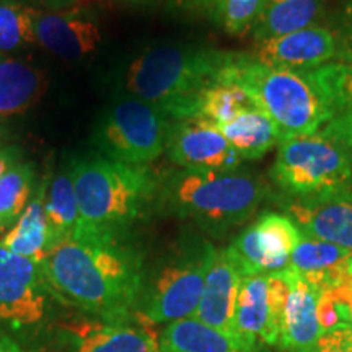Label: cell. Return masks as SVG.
<instances>
[{
  "label": "cell",
  "mask_w": 352,
  "mask_h": 352,
  "mask_svg": "<svg viewBox=\"0 0 352 352\" xmlns=\"http://www.w3.org/2000/svg\"><path fill=\"white\" fill-rule=\"evenodd\" d=\"M145 254L131 235L77 227L41 263L52 290L69 308L114 324L140 323Z\"/></svg>",
  "instance_id": "6da1fadb"
},
{
  "label": "cell",
  "mask_w": 352,
  "mask_h": 352,
  "mask_svg": "<svg viewBox=\"0 0 352 352\" xmlns=\"http://www.w3.org/2000/svg\"><path fill=\"white\" fill-rule=\"evenodd\" d=\"M266 196V184L246 171L182 168L158 176L155 208L220 239L248 222Z\"/></svg>",
  "instance_id": "7a4b0ae2"
},
{
  "label": "cell",
  "mask_w": 352,
  "mask_h": 352,
  "mask_svg": "<svg viewBox=\"0 0 352 352\" xmlns=\"http://www.w3.org/2000/svg\"><path fill=\"white\" fill-rule=\"evenodd\" d=\"M78 206V227L109 235L132 228L157 212L158 175L148 166L109 160L98 152L69 158Z\"/></svg>",
  "instance_id": "3957f363"
},
{
  "label": "cell",
  "mask_w": 352,
  "mask_h": 352,
  "mask_svg": "<svg viewBox=\"0 0 352 352\" xmlns=\"http://www.w3.org/2000/svg\"><path fill=\"white\" fill-rule=\"evenodd\" d=\"M233 52L196 46H155L134 57L122 74V90L170 121L197 118L201 96L220 80Z\"/></svg>",
  "instance_id": "277c9868"
},
{
  "label": "cell",
  "mask_w": 352,
  "mask_h": 352,
  "mask_svg": "<svg viewBox=\"0 0 352 352\" xmlns=\"http://www.w3.org/2000/svg\"><path fill=\"white\" fill-rule=\"evenodd\" d=\"M219 83L236 85L252 96L259 111L274 124L280 140L316 134L334 118L307 72L270 67L252 54L233 52Z\"/></svg>",
  "instance_id": "5b68a950"
},
{
  "label": "cell",
  "mask_w": 352,
  "mask_h": 352,
  "mask_svg": "<svg viewBox=\"0 0 352 352\" xmlns=\"http://www.w3.org/2000/svg\"><path fill=\"white\" fill-rule=\"evenodd\" d=\"M215 246L209 236L186 228L151 264H145L139 300L140 323L170 324L192 318L199 307Z\"/></svg>",
  "instance_id": "8992f818"
},
{
  "label": "cell",
  "mask_w": 352,
  "mask_h": 352,
  "mask_svg": "<svg viewBox=\"0 0 352 352\" xmlns=\"http://www.w3.org/2000/svg\"><path fill=\"white\" fill-rule=\"evenodd\" d=\"M70 314L41 264L0 246V333L28 352H54L57 333Z\"/></svg>",
  "instance_id": "52a82bcc"
},
{
  "label": "cell",
  "mask_w": 352,
  "mask_h": 352,
  "mask_svg": "<svg viewBox=\"0 0 352 352\" xmlns=\"http://www.w3.org/2000/svg\"><path fill=\"white\" fill-rule=\"evenodd\" d=\"M171 121L147 101L122 94L101 111L90 142L109 160L148 166L166 151Z\"/></svg>",
  "instance_id": "ba28073f"
},
{
  "label": "cell",
  "mask_w": 352,
  "mask_h": 352,
  "mask_svg": "<svg viewBox=\"0 0 352 352\" xmlns=\"http://www.w3.org/2000/svg\"><path fill=\"white\" fill-rule=\"evenodd\" d=\"M272 179L287 197H311L352 188V158L318 131L279 142Z\"/></svg>",
  "instance_id": "9c48e42d"
},
{
  "label": "cell",
  "mask_w": 352,
  "mask_h": 352,
  "mask_svg": "<svg viewBox=\"0 0 352 352\" xmlns=\"http://www.w3.org/2000/svg\"><path fill=\"white\" fill-rule=\"evenodd\" d=\"M290 292L287 271L243 276L235 308L233 334L250 346H279Z\"/></svg>",
  "instance_id": "30bf717a"
},
{
  "label": "cell",
  "mask_w": 352,
  "mask_h": 352,
  "mask_svg": "<svg viewBox=\"0 0 352 352\" xmlns=\"http://www.w3.org/2000/svg\"><path fill=\"white\" fill-rule=\"evenodd\" d=\"M54 352H170L142 323L114 324L70 314L57 333Z\"/></svg>",
  "instance_id": "8fae6325"
},
{
  "label": "cell",
  "mask_w": 352,
  "mask_h": 352,
  "mask_svg": "<svg viewBox=\"0 0 352 352\" xmlns=\"http://www.w3.org/2000/svg\"><path fill=\"white\" fill-rule=\"evenodd\" d=\"M165 152L183 170L235 171L241 164L226 135L204 118L171 121Z\"/></svg>",
  "instance_id": "7c38bea8"
},
{
  "label": "cell",
  "mask_w": 352,
  "mask_h": 352,
  "mask_svg": "<svg viewBox=\"0 0 352 352\" xmlns=\"http://www.w3.org/2000/svg\"><path fill=\"white\" fill-rule=\"evenodd\" d=\"M34 34L39 46L69 63L95 54L103 41L98 13L82 6L64 10L38 8Z\"/></svg>",
  "instance_id": "4fadbf2b"
},
{
  "label": "cell",
  "mask_w": 352,
  "mask_h": 352,
  "mask_svg": "<svg viewBox=\"0 0 352 352\" xmlns=\"http://www.w3.org/2000/svg\"><path fill=\"white\" fill-rule=\"evenodd\" d=\"M280 208L302 235L352 252V188L311 197H285Z\"/></svg>",
  "instance_id": "5bb4252c"
},
{
  "label": "cell",
  "mask_w": 352,
  "mask_h": 352,
  "mask_svg": "<svg viewBox=\"0 0 352 352\" xmlns=\"http://www.w3.org/2000/svg\"><path fill=\"white\" fill-rule=\"evenodd\" d=\"M253 59L270 67L308 72L338 57V39L331 28L308 26L298 32L256 43Z\"/></svg>",
  "instance_id": "9a60e30c"
},
{
  "label": "cell",
  "mask_w": 352,
  "mask_h": 352,
  "mask_svg": "<svg viewBox=\"0 0 352 352\" xmlns=\"http://www.w3.org/2000/svg\"><path fill=\"white\" fill-rule=\"evenodd\" d=\"M241 279H243V274L228 248L215 250L212 264L206 277L199 307L192 318L219 331L235 336L233 321H235V308Z\"/></svg>",
  "instance_id": "2e32d148"
},
{
  "label": "cell",
  "mask_w": 352,
  "mask_h": 352,
  "mask_svg": "<svg viewBox=\"0 0 352 352\" xmlns=\"http://www.w3.org/2000/svg\"><path fill=\"white\" fill-rule=\"evenodd\" d=\"M285 271L290 292L285 303L279 347L285 352H310L321 336L318 323L320 290L289 267Z\"/></svg>",
  "instance_id": "e0dca14e"
},
{
  "label": "cell",
  "mask_w": 352,
  "mask_h": 352,
  "mask_svg": "<svg viewBox=\"0 0 352 352\" xmlns=\"http://www.w3.org/2000/svg\"><path fill=\"white\" fill-rule=\"evenodd\" d=\"M46 88L41 69L0 52V131L36 107Z\"/></svg>",
  "instance_id": "ac0fdd59"
},
{
  "label": "cell",
  "mask_w": 352,
  "mask_h": 352,
  "mask_svg": "<svg viewBox=\"0 0 352 352\" xmlns=\"http://www.w3.org/2000/svg\"><path fill=\"white\" fill-rule=\"evenodd\" d=\"M50 173L43 176V179L36 184L32 199L26 206L23 214L13 223L10 230H7L0 236V246L6 248L16 256L32 259L41 264L46 259L52 248V236L50 226L46 220V191Z\"/></svg>",
  "instance_id": "d6986e66"
},
{
  "label": "cell",
  "mask_w": 352,
  "mask_h": 352,
  "mask_svg": "<svg viewBox=\"0 0 352 352\" xmlns=\"http://www.w3.org/2000/svg\"><path fill=\"white\" fill-rule=\"evenodd\" d=\"M351 258V250L303 235L290 254L289 270L297 272L315 289L323 290L349 279L347 267Z\"/></svg>",
  "instance_id": "ffe728a7"
},
{
  "label": "cell",
  "mask_w": 352,
  "mask_h": 352,
  "mask_svg": "<svg viewBox=\"0 0 352 352\" xmlns=\"http://www.w3.org/2000/svg\"><path fill=\"white\" fill-rule=\"evenodd\" d=\"M160 341L170 352H271L267 347L245 344L239 338L195 318L166 324L160 333Z\"/></svg>",
  "instance_id": "44dd1931"
},
{
  "label": "cell",
  "mask_w": 352,
  "mask_h": 352,
  "mask_svg": "<svg viewBox=\"0 0 352 352\" xmlns=\"http://www.w3.org/2000/svg\"><path fill=\"white\" fill-rule=\"evenodd\" d=\"M324 10V0H263L252 32L264 41L315 26Z\"/></svg>",
  "instance_id": "7402d4cb"
},
{
  "label": "cell",
  "mask_w": 352,
  "mask_h": 352,
  "mask_svg": "<svg viewBox=\"0 0 352 352\" xmlns=\"http://www.w3.org/2000/svg\"><path fill=\"white\" fill-rule=\"evenodd\" d=\"M44 209L52 243L56 246L59 241L72 235L80 222L69 160L60 164L54 173H50Z\"/></svg>",
  "instance_id": "603a6c76"
},
{
  "label": "cell",
  "mask_w": 352,
  "mask_h": 352,
  "mask_svg": "<svg viewBox=\"0 0 352 352\" xmlns=\"http://www.w3.org/2000/svg\"><path fill=\"white\" fill-rule=\"evenodd\" d=\"M254 228H256L259 250L264 258L266 274L287 270L290 254L303 236L292 219L284 214L264 212L254 222Z\"/></svg>",
  "instance_id": "cb8c5ba5"
},
{
  "label": "cell",
  "mask_w": 352,
  "mask_h": 352,
  "mask_svg": "<svg viewBox=\"0 0 352 352\" xmlns=\"http://www.w3.org/2000/svg\"><path fill=\"white\" fill-rule=\"evenodd\" d=\"M219 131L226 135L241 160L261 158L277 142H280L274 124L258 109L239 114L235 120L219 126Z\"/></svg>",
  "instance_id": "d4e9b609"
},
{
  "label": "cell",
  "mask_w": 352,
  "mask_h": 352,
  "mask_svg": "<svg viewBox=\"0 0 352 352\" xmlns=\"http://www.w3.org/2000/svg\"><path fill=\"white\" fill-rule=\"evenodd\" d=\"M36 184V166L32 162H16L3 173L0 178V235L10 230L23 214Z\"/></svg>",
  "instance_id": "484cf974"
},
{
  "label": "cell",
  "mask_w": 352,
  "mask_h": 352,
  "mask_svg": "<svg viewBox=\"0 0 352 352\" xmlns=\"http://www.w3.org/2000/svg\"><path fill=\"white\" fill-rule=\"evenodd\" d=\"M36 7L21 0H0V52L28 50L36 43L34 34V16Z\"/></svg>",
  "instance_id": "4316f807"
},
{
  "label": "cell",
  "mask_w": 352,
  "mask_h": 352,
  "mask_svg": "<svg viewBox=\"0 0 352 352\" xmlns=\"http://www.w3.org/2000/svg\"><path fill=\"white\" fill-rule=\"evenodd\" d=\"M254 109L258 108L252 96L241 90L240 87L228 85V83H215L202 94L197 118L209 120L219 127L235 120L239 114L254 111Z\"/></svg>",
  "instance_id": "83f0119b"
},
{
  "label": "cell",
  "mask_w": 352,
  "mask_h": 352,
  "mask_svg": "<svg viewBox=\"0 0 352 352\" xmlns=\"http://www.w3.org/2000/svg\"><path fill=\"white\" fill-rule=\"evenodd\" d=\"M307 74L334 116L352 113V60H331L321 67L308 70Z\"/></svg>",
  "instance_id": "f1b7e54d"
},
{
  "label": "cell",
  "mask_w": 352,
  "mask_h": 352,
  "mask_svg": "<svg viewBox=\"0 0 352 352\" xmlns=\"http://www.w3.org/2000/svg\"><path fill=\"white\" fill-rule=\"evenodd\" d=\"M318 323L321 334L352 327V283L351 277L340 285L320 290Z\"/></svg>",
  "instance_id": "f546056e"
},
{
  "label": "cell",
  "mask_w": 352,
  "mask_h": 352,
  "mask_svg": "<svg viewBox=\"0 0 352 352\" xmlns=\"http://www.w3.org/2000/svg\"><path fill=\"white\" fill-rule=\"evenodd\" d=\"M263 0H214L212 12L217 23L230 34L252 30Z\"/></svg>",
  "instance_id": "4dcf8cb0"
},
{
  "label": "cell",
  "mask_w": 352,
  "mask_h": 352,
  "mask_svg": "<svg viewBox=\"0 0 352 352\" xmlns=\"http://www.w3.org/2000/svg\"><path fill=\"white\" fill-rule=\"evenodd\" d=\"M333 32L338 39V59L352 60V0L342 3Z\"/></svg>",
  "instance_id": "1f68e13d"
},
{
  "label": "cell",
  "mask_w": 352,
  "mask_h": 352,
  "mask_svg": "<svg viewBox=\"0 0 352 352\" xmlns=\"http://www.w3.org/2000/svg\"><path fill=\"white\" fill-rule=\"evenodd\" d=\"M320 132L324 138L331 139L340 147L349 153L352 158V113H341L336 114L331 121L324 124Z\"/></svg>",
  "instance_id": "d6a6232c"
},
{
  "label": "cell",
  "mask_w": 352,
  "mask_h": 352,
  "mask_svg": "<svg viewBox=\"0 0 352 352\" xmlns=\"http://www.w3.org/2000/svg\"><path fill=\"white\" fill-rule=\"evenodd\" d=\"M20 160H23L21 148L13 144H6L0 140V178H2L3 173H6L12 165H15L16 162Z\"/></svg>",
  "instance_id": "836d02e7"
},
{
  "label": "cell",
  "mask_w": 352,
  "mask_h": 352,
  "mask_svg": "<svg viewBox=\"0 0 352 352\" xmlns=\"http://www.w3.org/2000/svg\"><path fill=\"white\" fill-rule=\"evenodd\" d=\"M34 6H39L47 10H64V8L77 7L80 0H30Z\"/></svg>",
  "instance_id": "e575fe53"
},
{
  "label": "cell",
  "mask_w": 352,
  "mask_h": 352,
  "mask_svg": "<svg viewBox=\"0 0 352 352\" xmlns=\"http://www.w3.org/2000/svg\"><path fill=\"white\" fill-rule=\"evenodd\" d=\"M214 0H175V6L182 10H197L202 7H212Z\"/></svg>",
  "instance_id": "d590c367"
},
{
  "label": "cell",
  "mask_w": 352,
  "mask_h": 352,
  "mask_svg": "<svg viewBox=\"0 0 352 352\" xmlns=\"http://www.w3.org/2000/svg\"><path fill=\"white\" fill-rule=\"evenodd\" d=\"M0 352H28L23 349L19 342L13 341L12 338H8L7 334L0 333Z\"/></svg>",
  "instance_id": "8d00e7d4"
},
{
  "label": "cell",
  "mask_w": 352,
  "mask_h": 352,
  "mask_svg": "<svg viewBox=\"0 0 352 352\" xmlns=\"http://www.w3.org/2000/svg\"><path fill=\"white\" fill-rule=\"evenodd\" d=\"M347 271H349V277H351V283H352V258L349 261V267H347Z\"/></svg>",
  "instance_id": "74e56055"
},
{
  "label": "cell",
  "mask_w": 352,
  "mask_h": 352,
  "mask_svg": "<svg viewBox=\"0 0 352 352\" xmlns=\"http://www.w3.org/2000/svg\"><path fill=\"white\" fill-rule=\"evenodd\" d=\"M347 331H349V338H351V342H352V327L347 328Z\"/></svg>",
  "instance_id": "f35d334b"
},
{
  "label": "cell",
  "mask_w": 352,
  "mask_h": 352,
  "mask_svg": "<svg viewBox=\"0 0 352 352\" xmlns=\"http://www.w3.org/2000/svg\"><path fill=\"white\" fill-rule=\"evenodd\" d=\"M124 2H145V0H124Z\"/></svg>",
  "instance_id": "ab89813d"
}]
</instances>
